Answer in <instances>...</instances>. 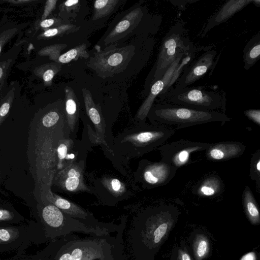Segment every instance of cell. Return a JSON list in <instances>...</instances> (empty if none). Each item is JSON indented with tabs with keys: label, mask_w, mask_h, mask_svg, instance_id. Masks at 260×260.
<instances>
[{
	"label": "cell",
	"mask_w": 260,
	"mask_h": 260,
	"mask_svg": "<svg viewBox=\"0 0 260 260\" xmlns=\"http://www.w3.org/2000/svg\"><path fill=\"white\" fill-rule=\"evenodd\" d=\"M149 112L152 120L159 126L174 131L213 122H220L222 125L230 120L224 113L219 111L200 110L166 103L157 104Z\"/></svg>",
	"instance_id": "cell-1"
},
{
	"label": "cell",
	"mask_w": 260,
	"mask_h": 260,
	"mask_svg": "<svg viewBox=\"0 0 260 260\" xmlns=\"http://www.w3.org/2000/svg\"><path fill=\"white\" fill-rule=\"evenodd\" d=\"M193 46L186 36L183 22H178L170 29L162 40L157 59L148 77L146 95L152 84L161 78L178 55Z\"/></svg>",
	"instance_id": "cell-2"
},
{
	"label": "cell",
	"mask_w": 260,
	"mask_h": 260,
	"mask_svg": "<svg viewBox=\"0 0 260 260\" xmlns=\"http://www.w3.org/2000/svg\"><path fill=\"white\" fill-rule=\"evenodd\" d=\"M160 103L182 106L192 109L219 111L224 113L225 94L207 90L203 86L187 87L181 89L172 87L162 95H158ZM220 112V111H219Z\"/></svg>",
	"instance_id": "cell-3"
},
{
	"label": "cell",
	"mask_w": 260,
	"mask_h": 260,
	"mask_svg": "<svg viewBox=\"0 0 260 260\" xmlns=\"http://www.w3.org/2000/svg\"><path fill=\"white\" fill-rule=\"evenodd\" d=\"M135 50V46L132 45L119 48L117 43L111 44L103 50L96 49L87 66L100 77H112L126 68Z\"/></svg>",
	"instance_id": "cell-4"
},
{
	"label": "cell",
	"mask_w": 260,
	"mask_h": 260,
	"mask_svg": "<svg viewBox=\"0 0 260 260\" xmlns=\"http://www.w3.org/2000/svg\"><path fill=\"white\" fill-rule=\"evenodd\" d=\"M210 145V143L185 140L165 143L159 148L161 161L178 169L188 164L192 153L206 150Z\"/></svg>",
	"instance_id": "cell-5"
},
{
	"label": "cell",
	"mask_w": 260,
	"mask_h": 260,
	"mask_svg": "<svg viewBox=\"0 0 260 260\" xmlns=\"http://www.w3.org/2000/svg\"><path fill=\"white\" fill-rule=\"evenodd\" d=\"M216 54V51L214 49H207L186 67L173 88L175 89L184 88L202 78L215 66Z\"/></svg>",
	"instance_id": "cell-6"
},
{
	"label": "cell",
	"mask_w": 260,
	"mask_h": 260,
	"mask_svg": "<svg viewBox=\"0 0 260 260\" xmlns=\"http://www.w3.org/2000/svg\"><path fill=\"white\" fill-rule=\"evenodd\" d=\"M144 11L139 4L130 9L124 16L110 29L104 39L106 47L116 43L136 27L144 16Z\"/></svg>",
	"instance_id": "cell-7"
},
{
	"label": "cell",
	"mask_w": 260,
	"mask_h": 260,
	"mask_svg": "<svg viewBox=\"0 0 260 260\" xmlns=\"http://www.w3.org/2000/svg\"><path fill=\"white\" fill-rule=\"evenodd\" d=\"M245 150L242 143L234 141L211 144L206 150V156L213 161H225L242 155Z\"/></svg>",
	"instance_id": "cell-8"
},
{
	"label": "cell",
	"mask_w": 260,
	"mask_h": 260,
	"mask_svg": "<svg viewBox=\"0 0 260 260\" xmlns=\"http://www.w3.org/2000/svg\"><path fill=\"white\" fill-rule=\"evenodd\" d=\"M178 169L162 161L149 164L143 173L145 181L157 186L166 185L175 176Z\"/></svg>",
	"instance_id": "cell-9"
},
{
	"label": "cell",
	"mask_w": 260,
	"mask_h": 260,
	"mask_svg": "<svg viewBox=\"0 0 260 260\" xmlns=\"http://www.w3.org/2000/svg\"><path fill=\"white\" fill-rule=\"evenodd\" d=\"M252 0H230L226 2L212 17H211L200 36L204 37L208 32L214 27L232 17L234 15L241 11L250 3Z\"/></svg>",
	"instance_id": "cell-10"
},
{
	"label": "cell",
	"mask_w": 260,
	"mask_h": 260,
	"mask_svg": "<svg viewBox=\"0 0 260 260\" xmlns=\"http://www.w3.org/2000/svg\"><path fill=\"white\" fill-rule=\"evenodd\" d=\"M260 58V33L253 36L246 44L243 50L244 68L249 70Z\"/></svg>",
	"instance_id": "cell-11"
},
{
	"label": "cell",
	"mask_w": 260,
	"mask_h": 260,
	"mask_svg": "<svg viewBox=\"0 0 260 260\" xmlns=\"http://www.w3.org/2000/svg\"><path fill=\"white\" fill-rule=\"evenodd\" d=\"M125 1L121 0H96L94 2V13L92 20L101 19L110 16L115 12Z\"/></svg>",
	"instance_id": "cell-12"
},
{
	"label": "cell",
	"mask_w": 260,
	"mask_h": 260,
	"mask_svg": "<svg viewBox=\"0 0 260 260\" xmlns=\"http://www.w3.org/2000/svg\"><path fill=\"white\" fill-rule=\"evenodd\" d=\"M242 197L243 207L247 218L252 224H258L260 223L259 209L249 186L245 187Z\"/></svg>",
	"instance_id": "cell-13"
},
{
	"label": "cell",
	"mask_w": 260,
	"mask_h": 260,
	"mask_svg": "<svg viewBox=\"0 0 260 260\" xmlns=\"http://www.w3.org/2000/svg\"><path fill=\"white\" fill-rule=\"evenodd\" d=\"M164 88V82L161 78L156 81L151 86L147 96L140 107L137 117L143 120L149 114L155 99L160 93Z\"/></svg>",
	"instance_id": "cell-14"
},
{
	"label": "cell",
	"mask_w": 260,
	"mask_h": 260,
	"mask_svg": "<svg viewBox=\"0 0 260 260\" xmlns=\"http://www.w3.org/2000/svg\"><path fill=\"white\" fill-rule=\"evenodd\" d=\"M199 50L200 49L193 46L185 54L176 68L168 85L165 89L162 90L158 95L164 94L168 89L173 87L174 85L177 82L186 67L194 60L196 54Z\"/></svg>",
	"instance_id": "cell-15"
},
{
	"label": "cell",
	"mask_w": 260,
	"mask_h": 260,
	"mask_svg": "<svg viewBox=\"0 0 260 260\" xmlns=\"http://www.w3.org/2000/svg\"><path fill=\"white\" fill-rule=\"evenodd\" d=\"M83 1L68 0L59 6V15L65 21L76 19L81 13H83Z\"/></svg>",
	"instance_id": "cell-16"
},
{
	"label": "cell",
	"mask_w": 260,
	"mask_h": 260,
	"mask_svg": "<svg viewBox=\"0 0 260 260\" xmlns=\"http://www.w3.org/2000/svg\"><path fill=\"white\" fill-rule=\"evenodd\" d=\"M173 224L172 219L165 215L161 216L152 230V239L153 243L159 244L166 236Z\"/></svg>",
	"instance_id": "cell-17"
},
{
	"label": "cell",
	"mask_w": 260,
	"mask_h": 260,
	"mask_svg": "<svg viewBox=\"0 0 260 260\" xmlns=\"http://www.w3.org/2000/svg\"><path fill=\"white\" fill-rule=\"evenodd\" d=\"M221 183L218 177H209L205 179L197 189V193L202 197H211L218 193Z\"/></svg>",
	"instance_id": "cell-18"
},
{
	"label": "cell",
	"mask_w": 260,
	"mask_h": 260,
	"mask_svg": "<svg viewBox=\"0 0 260 260\" xmlns=\"http://www.w3.org/2000/svg\"><path fill=\"white\" fill-rule=\"evenodd\" d=\"M86 48L87 44L85 43L78 45L61 54L57 62L67 63L73 60H77L79 58L87 59L89 57V54L86 51Z\"/></svg>",
	"instance_id": "cell-19"
},
{
	"label": "cell",
	"mask_w": 260,
	"mask_h": 260,
	"mask_svg": "<svg viewBox=\"0 0 260 260\" xmlns=\"http://www.w3.org/2000/svg\"><path fill=\"white\" fill-rule=\"evenodd\" d=\"M210 243L208 238L203 234H197L193 242V255L196 260H203L209 254Z\"/></svg>",
	"instance_id": "cell-20"
},
{
	"label": "cell",
	"mask_w": 260,
	"mask_h": 260,
	"mask_svg": "<svg viewBox=\"0 0 260 260\" xmlns=\"http://www.w3.org/2000/svg\"><path fill=\"white\" fill-rule=\"evenodd\" d=\"M42 216L45 222L52 227L57 228L62 224L63 216L55 206H46L43 210Z\"/></svg>",
	"instance_id": "cell-21"
},
{
	"label": "cell",
	"mask_w": 260,
	"mask_h": 260,
	"mask_svg": "<svg viewBox=\"0 0 260 260\" xmlns=\"http://www.w3.org/2000/svg\"><path fill=\"white\" fill-rule=\"evenodd\" d=\"M79 29V27L73 24H64L54 28L47 29L44 32L42 36L50 38L57 36H62L73 32Z\"/></svg>",
	"instance_id": "cell-22"
},
{
	"label": "cell",
	"mask_w": 260,
	"mask_h": 260,
	"mask_svg": "<svg viewBox=\"0 0 260 260\" xmlns=\"http://www.w3.org/2000/svg\"><path fill=\"white\" fill-rule=\"evenodd\" d=\"M250 177L256 182L257 188H260V151L255 152L251 159Z\"/></svg>",
	"instance_id": "cell-23"
},
{
	"label": "cell",
	"mask_w": 260,
	"mask_h": 260,
	"mask_svg": "<svg viewBox=\"0 0 260 260\" xmlns=\"http://www.w3.org/2000/svg\"><path fill=\"white\" fill-rule=\"evenodd\" d=\"M180 52L176 59L174 60V61L171 63V64L168 70L166 71L164 75L161 77V79L164 82V88L163 89H165L167 86L168 85L169 81L174 72L176 68L181 61L182 57L184 56L185 54L187 52Z\"/></svg>",
	"instance_id": "cell-24"
},
{
	"label": "cell",
	"mask_w": 260,
	"mask_h": 260,
	"mask_svg": "<svg viewBox=\"0 0 260 260\" xmlns=\"http://www.w3.org/2000/svg\"><path fill=\"white\" fill-rule=\"evenodd\" d=\"M54 203L55 206L58 209L67 211L71 214H79V213L76 211V210L72 206V204L64 199L58 198L55 200Z\"/></svg>",
	"instance_id": "cell-25"
},
{
	"label": "cell",
	"mask_w": 260,
	"mask_h": 260,
	"mask_svg": "<svg viewBox=\"0 0 260 260\" xmlns=\"http://www.w3.org/2000/svg\"><path fill=\"white\" fill-rule=\"evenodd\" d=\"M67 47L66 44H59L52 46L46 49V52L49 54L51 58L57 62L61 55L60 52Z\"/></svg>",
	"instance_id": "cell-26"
},
{
	"label": "cell",
	"mask_w": 260,
	"mask_h": 260,
	"mask_svg": "<svg viewBox=\"0 0 260 260\" xmlns=\"http://www.w3.org/2000/svg\"><path fill=\"white\" fill-rule=\"evenodd\" d=\"M61 69L60 64H54L47 69L43 74V79L45 83L50 84L55 75Z\"/></svg>",
	"instance_id": "cell-27"
},
{
	"label": "cell",
	"mask_w": 260,
	"mask_h": 260,
	"mask_svg": "<svg viewBox=\"0 0 260 260\" xmlns=\"http://www.w3.org/2000/svg\"><path fill=\"white\" fill-rule=\"evenodd\" d=\"M59 118V115L57 112L51 111L44 116L42 123L45 127H49L56 124Z\"/></svg>",
	"instance_id": "cell-28"
},
{
	"label": "cell",
	"mask_w": 260,
	"mask_h": 260,
	"mask_svg": "<svg viewBox=\"0 0 260 260\" xmlns=\"http://www.w3.org/2000/svg\"><path fill=\"white\" fill-rule=\"evenodd\" d=\"M80 176H69L65 181V187L69 191L76 189L79 185Z\"/></svg>",
	"instance_id": "cell-29"
},
{
	"label": "cell",
	"mask_w": 260,
	"mask_h": 260,
	"mask_svg": "<svg viewBox=\"0 0 260 260\" xmlns=\"http://www.w3.org/2000/svg\"><path fill=\"white\" fill-rule=\"evenodd\" d=\"M245 115L255 124L260 125V110L250 109L244 112Z\"/></svg>",
	"instance_id": "cell-30"
},
{
	"label": "cell",
	"mask_w": 260,
	"mask_h": 260,
	"mask_svg": "<svg viewBox=\"0 0 260 260\" xmlns=\"http://www.w3.org/2000/svg\"><path fill=\"white\" fill-rule=\"evenodd\" d=\"M57 2V0H48L46 2L44 13L42 16V19L43 20L46 19L47 17L55 8Z\"/></svg>",
	"instance_id": "cell-31"
},
{
	"label": "cell",
	"mask_w": 260,
	"mask_h": 260,
	"mask_svg": "<svg viewBox=\"0 0 260 260\" xmlns=\"http://www.w3.org/2000/svg\"><path fill=\"white\" fill-rule=\"evenodd\" d=\"M61 23V19L57 18H50L43 20L40 23V25L41 27L47 28L51 27L52 25H56L57 26H59Z\"/></svg>",
	"instance_id": "cell-32"
},
{
	"label": "cell",
	"mask_w": 260,
	"mask_h": 260,
	"mask_svg": "<svg viewBox=\"0 0 260 260\" xmlns=\"http://www.w3.org/2000/svg\"><path fill=\"white\" fill-rule=\"evenodd\" d=\"M67 146L64 144H61L57 148L58 156L60 161L63 160L67 155Z\"/></svg>",
	"instance_id": "cell-33"
},
{
	"label": "cell",
	"mask_w": 260,
	"mask_h": 260,
	"mask_svg": "<svg viewBox=\"0 0 260 260\" xmlns=\"http://www.w3.org/2000/svg\"><path fill=\"white\" fill-rule=\"evenodd\" d=\"M174 5L177 6L181 10H184L185 5L188 3H194L196 1H170Z\"/></svg>",
	"instance_id": "cell-34"
},
{
	"label": "cell",
	"mask_w": 260,
	"mask_h": 260,
	"mask_svg": "<svg viewBox=\"0 0 260 260\" xmlns=\"http://www.w3.org/2000/svg\"><path fill=\"white\" fill-rule=\"evenodd\" d=\"M178 260H192L188 253L182 249L178 251Z\"/></svg>",
	"instance_id": "cell-35"
},
{
	"label": "cell",
	"mask_w": 260,
	"mask_h": 260,
	"mask_svg": "<svg viewBox=\"0 0 260 260\" xmlns=\"http://www.w3.org/2000/svg\"><path fill=\"white\" fill-rule=\"evenodd\" d=\"M10 109V104L9 103H5L0 108V116H5L9 112Z\"/></svg>",
	"instance_id": "cell-36"
},
{
	"label": "cell",
	"mask_w": 260,
	"mask_h": 260,
	"mask_svg": "<svg viewBox=\"0 0 260 260\" xmlns=\"http://www.w3.org/2000/svg\"><path fill=\"white\" fill-rule=\"evenodd\" d=\"M10 239V233L6 229L0 230V239L4 241H7Z\"/></svg>",
	"instance_id": "cell-37"
},
{
	"label": "cell",
	"mask_w": 260,
	"mask_h": 260,
	"mask_svg": "<svg viewBox=\"0 0 260 260\" xmlns=\"http://www.w3.org/2000/svg\"><path fill=\"white\" fill-rule=\"evenodd\" d=\"M111 186L114 191H118L121 188V183L118 179H113L111 181Z\"/></svg>",
	"instance_id": "cell-38"
},
{
	"label": "cell",
	"mask_w": 260,
	"mask_h": 260,
	"mask_svg": "<svg viewBox=\"0 0 260 260\" xmlns=\"http://www.w3.org/2000/svg\"><path fill=\"white\" fill-rule=\"evenodd\" d=\"M10 216V213L8 211L0 209V220L7 219Z\"/></svg>",
	"instance_id": "cell-39"
},
{
	"label": "cell",
	"mask_w": 260,
	"mask_h": 260,
	"mask_svg": "<svg viewBox=\"0 0 260 260\" xmlns=\"http://www.w3.org/2000/svg\"><path fill=\"white\" fill-rule=\"evenodd\" d=\"M59 260H72L71 254L69 253L63 254Z\"/></svg>",
	"instance_id": "cell-40"
},
{
	"label": "cell",
	"mask_w": 260,
	"mask_h": 260,
	"mask_svg": "<svg viewBox=\"0 0 260 260\" xmlns=\"http://www.w3.org/2000/svg\"><path fill=\"white\" fill-rule=\"evenodd\" d=\"M255 6L257 7H260V1L259 0H252V3Z\"/></svg>",
	"instance_id": "cell-41"
},
{
	"label": "cell",
	"mask_w": 260,
	"mask_h": 260,
	"mask_svg": "<svg viewBox=\"0 0 260 260\" xmlns=\"http://www.w3.org/2000/svg\"><path fill=\"white\" fill-rule=\"evenodd\" d=\"M3 75V70L1 68H0V78H1L2 76Z\"/></svg>",
	"instance_id": "cell-42"
},
{
	"label": "cell",
	"mask_w": 260,
	"mask_h": 260,
	"mask_svg": "<svg viewBox=\"0 0 260 260\" xmlns=\"http://www.w3.org/2000/svg\"><path fill=\"white\" fill-rule=\"evenodd\" d=\"M1 45H0V53H1Z\"/></svg>",
	"instance_id": "cell-43"
}]
</instances>
